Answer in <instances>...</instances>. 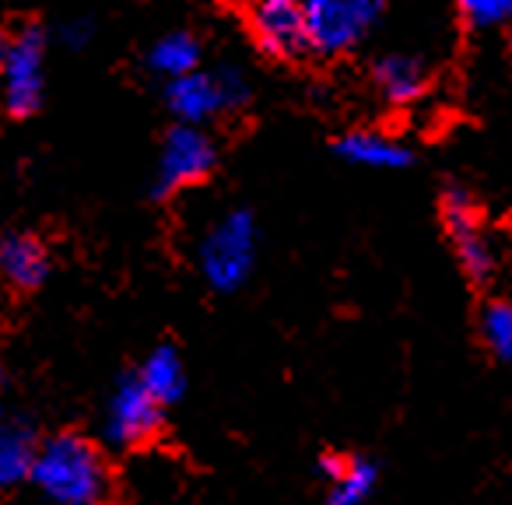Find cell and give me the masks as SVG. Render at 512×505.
Returning <instances> with one entry per match:
<instances>
[{
	"label": "cell",
	"mask_w": 512,
	"mask_h": 505,
	"mask_svg": "<svg viewBox=\"0 0 512 505\" xmlns=\"http://www.w3.org/2000/svg\"><path fill=\"white\" fill-rule=\"evenodd\" d=\"M29 481L53 505H106L113 498L109 456L81 432H57L39 439Z\"/></svg>",
	"instance_id": "1"
},
{
	"label": "cell",
	"mask_w": 512,
	"mask_h": 505,
	"mask_svg": "<svg viewBox=\"0 0 512 505\" xmlns=\"http://www.w3.org/2000/svg\"><path fill=\"white\" fill-rule=\"evenodd\" d=\"M197 264L214 292H239L256 264V221L249 211H228L204 232Z\"/></svg>",
	"instance_id": "2"
},
{
	"label": "cell",
	"mask_w": 512,
	"mask_h": 505,
	"mask_svg": "<svg viewBox=\"0 0 512 505\" xmlns=\"http://www.w3.org/2000/svg\"><path fill=\"white\" fill-rule=\"evenodd\" d=\"M302 15L309 50L337 57L365 43V36L383 18V0H302Z\"/></svg>",
	"instance_id": "3"
},
{
	"label": "cell",
	"mask_w": 512,
	"mask_h": 505,
	"mask_svg": "<svg viewBox=\"0 0 512 505\" xmlns=\"http://www.w3.org/2000/svg\"><path fill=\"white\" fill-rule=\"evenodd\" d=\"M442 225H446V239L460 260V271L474 285H488L498 274V253L474 197L463 186H446L442 193Z\"/></svg>",
	"instance_id": "4"
},
{
	"label": "cell",
	"mask_w": 512,
	"mask_h": 505,
	"mask_svg": "<svg viewBox=\"0 0 512 505\" xmlns=\"http://www.w3.org/2000/svg\"><path fill=\"white\" fill-rule=\"evenodd\" d=\"M165 425V407L144 390V383L137 376H120L109 393L106 404V421L102 432L113 449H144L148 442H155L162 435Z\"/></svg>",
	"instance_id": "5"
},
{
	"label": "cell",
	"mask_w": 512,
	"mask_h": 505,
	"mask_svg": "<svg viewBox=\"0 0 512 505\" xmlns=\"http://www.w3.org/2000/svg\"><path fill=\"white\" fill-rule=\"evenodd\" d=\"M0 92L11 116H32L43 106L46 92V36L22 29L0 53Z\"/></svg>",
	"instance_id": "6"
},
{
	"label": "cell",
	"mask_w": 512,
	"mask_h": 505,
	"mask_svg": "<svg viewBox=\"0 0 512 505\" xmlns=\"http://www.w3.org/2000/svg\"><path fill=\"white\" fill-rule=\"evenodd\" d=\"M218 165V148L204 134V127H193V123H176V127L165 134L162 155H158L155 183H151V197L165 200L179 190H190V186L204 183L207 176Z\"/></svg>",
	"instance_id": "7"
},
{
	"label": "cell",
	"mask_w": 512,
	"mask_h": 505,
	"mask_svg": "<svg viewBox=\"0 0 512 505\" xmlns=\"http://www.w3.org/2000/svg\"><path fill=\"white\" fill-rule=\"evenodd\" d=\"M249 29L256 46L274 60H299L302 53H309L302 0H253Z\"/></svg>",
	"instance_id": "8"
},
{
	"label": "cell",
	"mask_w": 512,
	"mask_h": 505,
	"mask_svg": "<svg viewBox=\"0 0 512 505\" xmlns=\"http://www.w3.org/2000/svg\"><path fill=\"white\" fill-rule=\"evenodd\" d=\"M165 106L179 123L204 127L207 120L225 113V95H221L218 74H207L197 67V71L165 81Z\"/></svg>",
	"instance_id": "9"
},
{
	"label": "cell",
	"mask_w": 512,
	"mask_h": 505,
	"mask_svg": "<svg viewBox=\"0 0 512 505\" xmlns=\"http://www.w3.org/2000/svg\"><path fill=\"white\" fill-rule=\"evenodd\" d=\"M0 278L18 292H36L50 278V249L36 235H4L0 239Z\"/></svg>",
	"instance_id": "10"
},
{
	"label": "cell",
	"mask_w": 512,
	"mask_h": 505,
	"mask_svg": "<svg viewBox=\"0 0 512 505\" xmlns=\"http://www.w3.org/2000/svg\"><path fill=\"white\" fill-rule=\"evenodd\" d=\"M36 446L39 435L29 421L11 411H0V491H11L22 481H29Z\"/></svg>",
	"instance_id": "11"
},
{
	"label": "cell",
	"mask_w": 512,
	"mask_h": 505,
	"mask_svg": "<svg viewBox=\"0 0 512 505\" xmlns=\"http://www.w3.org/2000/svg\"><path fill=\"white\" fill-rule=\"evenodd\" d=\"M337 155L362 169H404L411 165V151L379 130H351L337 141Z\"/></svg>",
	"instance_id": "12"
},
{
	"label": "cell",
	"mask_w": 512,
	"mask_h": 505,
	"mask_svg": "<svg viewBox=\"0 0 512 505\" xmlns=\"http://www.w3.org/2000/svg\"><path fill=\"white\" fill-rule=\"evenodd\" d=\"M372 78H376V88L390 106H411L425 95L428 74L421 67L418 57H407V53H393V57H383L376 67H372Z\"/></svg>",
	"instance_id": "13"
},
{
	"label": "cell",
	"mask_w": 512,
	"mask_h": 505,
	"mask_svg": "<svg viewBox=\"0 0 512 505\" xmlns=\"http://www.w3.org/2000/svg\"><path fill=\"white\" fill-rule=\"evenodd\" d=\"M137 379H141L144 390H148L162 407H172L186 393L183 358H179V351L172 348V344H158V348L151 351L148 358H144Z\"/></svg>",
	"instance_id": "14"
},
{
	"label": "cell",
	"mask_w": 512,
	"mask_h": 505,
	"mask_svg": "<svg viewBox=\"0 0 512 505\" xmlns=\"http://www.w3.org/2000/svg\"><path fill=\"white\" fill-rule=\"evenodd\" d=\"M148 67L162 81H172L179 74H190L200 67V43L190 32H169L148 50Z\"/></svg>",
	"instance_id": "15"
},
{
	"label": "cell",
	"mask_w": 512,
	"mask_h": 505,
	"mask_svg": "<svg viewBox=\"0 0 512 505\" xmlns=\"http://www.w3.org/2000/svg\"><path fill=\"white\" fill-rule=\"evenodd\" d=\"M379 484V467L369 456H351L344 460V470L330 481L327 505H365Z\"/></svg>",
	"instance_id": "16"
},
{
	"label": "cell",
	"mask_w": 512,
	"mask_h": 505,
	"mask_svg": "<svg viewBox=\"0 0 512 505\" xmlns=\"http://www.w3.org/2000/svg\"><path fill=\"white\" fill-rule=\"evenodd\" d=\"M481 341L498 362L512 358V306L505 299H491L481 309Z\"/></svg>",
	"instance_id": "17"
},
{
	"label": "cell",
	"mask_w": 512,
	"mask_h": 505,
	"mask_svg": "<svg viewBox=\"0 0 512 505\" xmlns=\"http://www.w3.org/2000/svg\"><path fill=\"white\" fill-rule=\"evenodd\" d=\"M456 8L474 29H498L512 18V0H456Z\"/></svg>",
	"instance_id": "18"
},
{
	"label": "cell",
	"mask_w": 512,
	"mask_h": 505,
	"mask_svg": "<svg viewBox=\"0 0 512 505\" xmlns=\"http://www.w3.org/2000/svg\"><path fill=\"white\" fill-rule=\"evenodd\" d=\"M218 74V85H221V95H225V109H239L249 102V81L239 67H221Z\"/></svg>",
	"instance_id": "19"
},
{
	"label": "cell",
	"mask_w": 512,
	"mask_h": 505,
	"mask_svg": "<svg viewBox=\"0 0 512 505\" xmlns=\"http://www.w3.org/2000/svg\"><path fill=\"white\" fill-rule=\"evenodd\" d=\"M95 29L92 22H85V18H78V22H67L64 29H60V43L67 46V50H85L88 43H92Z\"/></svg>",
	"instance_id": "20"
},
{
	"label": "cell",
	"mask_w": 512,
	"mask_h": 505,
	"mask_svg": "<svg viewBox=\"0 0 512 505\" xmlns=\"http://www.w3.org/2000/svg\"><path fill=\"white\" fill-rule=\"evenodd\" d=\"M4 46H8V39H4V36H0V53H4Z\"/></svg>",
	"instance_id": "21"
}]
</instances>
